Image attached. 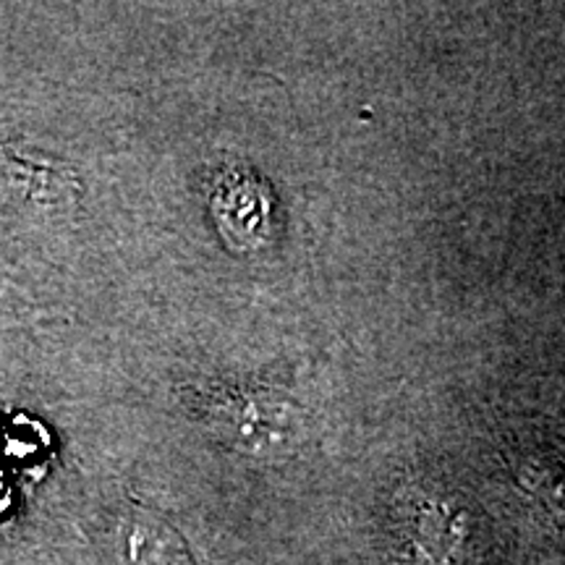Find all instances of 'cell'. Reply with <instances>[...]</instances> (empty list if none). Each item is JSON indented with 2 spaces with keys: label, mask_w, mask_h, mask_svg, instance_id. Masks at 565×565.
<instances>
[{
  "label": "cell",
  "mask_w": 565,
  "mask_h": 565,
  "mask_svg": "<svg viewBox=\"0 0 565 565\" xmlns=\"http://www.w3.org/2000/svg\"><path fill=\"white\" fill-rule=\"evenodd\" d=\"M210 427L242 454L280 456L303 435L301 406L282 393L236 391L207 408Z\"/></svg>",
  "instance_id": "6da1fadb"
},
{
  "label": "cell",
  "mask_w": 565,
  "mask_h": 565,
  "mask_svg": "<svg viewBox=\"0 0 565 565\" xmlns=\"http://www.w3.org/2000/svg\"><path fill=\"white\" fill-rule=\"evenodd\" d=\"M212 210L225 238L236 246H254L270 217V194L259 181L238 175L217 189Z\"/></svg>",
  "instance_id": "7a4b0ae2"
},
{
  "label": "cell",
  "mask_w": 565,
  "mask_h": 565,
  "mask_svg": "<svg viewBox=\"0 0 565 565\" xmlns=\"http://www.w3.org/2000/svg\"><path fill=\"white\" fill-rule=\"evenodd\" d=\"M126 565H194L181 536L154 515H131L124 529Z\"/></svg>",
  "instance_id": "3957f363"
},
{
  "label": "cell",
  "mask_w": 565,
  "mask_h": 565,
  "mask_svg": "<svg viewBox=\"0 0 565 565\" xmlns=\"http://www.w3.org/2000/svg\"><path fill=\"white\" fill-rule=\"evenodd\" d=\"M456 524L458 515L450 513L448 508H424L419 526H416V547H419L422 561L427 557L429 565H448L454 561V550L461 545V532Z\"/></svg>",
  "instance_id": "277c9868"
}]
</instances>
